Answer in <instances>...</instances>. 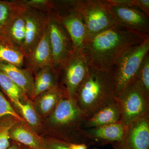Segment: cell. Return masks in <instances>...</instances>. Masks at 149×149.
Masks as SVG:
<instances>
[{"instance_id": "obj_13", "label": "cell", "mask_w": 149, "mask_h": 149, "mask_svg": "<svg viewBox=\"0 0 149 149\" xmlns=\"http://www.w3.org/2000/svg\"><path fill=\"white\" fill-rule=\"evenodd\" d=\"M127 126L120 120L108 125L84 130L88 145L111 144L120 141L123 138Z\"/></svg>"}, {"instance_id": "obj_33", "label": "cell", "mask_w": 149, "mask_h": 149, "mask_svg": "<svg viewBox=\"0 0 149 149\" xmlns=\"http://www.w3.org/2000/svg\"></svg>"}, {"instance_id": "obj_5", "label": "cell", "mask_w": 149, "mask_h": 149, "mask_svg": "<svg viewBox=\"0 0 149 149\" xmlns=\"http://www.w3.org/2000/svg\"><path fill=\"white\" fill-rule=\"evenodd\" d=\"M149 51V39L126 54L112 71L115 98L133 83Z\"/></svg>"}, {"instance_id": "obj_28", "label": "cell", "mask_w": 149, "mask_h": 149, "mask_svg": "<svg viewBox=\"0 0 149 149\" xmlns=\"http://www.w3.org/2000/svg\"><path fill=\"white\" fill-rule=\"evenodd\" d=\"M28 6L49 13L52 8V1L48 0L24 1Z\"/></svg>"}, {"instance_id": "obj_31", "label": "cell", "mask_w": 149, "mask_h": 149, "mask_svg": "<svg viewBox=\"0 0 149 149\" xmlns=\"http://www.w3.org/2000/svg\"><path fill=\"white\" fill-rule=\"evenodd\" d=\"M68 146L70 149H87L88 145L85 143H69Z\"/></svg>"}, {"instance_id": "obj_9", "label": "cell", "mask_w": 149, "mask_h": 149, "mask_svg": "<svg viewBox=\"0 0 149 149\" xmlns=\"http://www.w3.org/2000/svg\"><path fill=\"white\" fill-rule=\"evenodd\" d=\"M49 33L53 56V67L60 73L67 59L73 51L71 39L58 19L49 13Z\"/></svg>"}, {"instance_id": "obj_29", "label": "cell", "mask_w": 149, "mask_h": 149, "mask_svg": "<svg viewBox=\"0 0 149 149\" xmlns=\"http://www.w3.org/2000/svg\"><path fill=\"white\" fill-rule=\"evenodd\" d=\"M45 149H70L68 143L57 139L45 140Z\"/></svg>"}, {"instance_id": "obj_4", "label": "cell", "mask_w": 149, "mask_h": 149, "mask_svg": "<svg viewBox=\"0 0 149 149\" xmlns=\"http://www.w3.org/2000/svg\"><path fill=\"white\" fill-rule=\"evenodd\" d=\"M50 11L68 33L73 50L82 52L87 37V30L83 17L75 6V1H52Z\"/></svg>"}, {"instance_id": "obj_21", "label": "cell", "mask_w": 149, "mask_h": 149, "mask_svg": "<svg viewBox=\"0 0 149 149\" xmlns=\"http://www.w3.org/2000/svg\"><path fill=\"white\" fill-rule=\"evenodd\" d=\"M63 95L59 86L40 94L35 98L36 110L44 116L50 114Z\"/></svg>"}, {"instance_id": "obj_15", "label": "cell", "mask_w": 149, "mask_h": 149, "mask_svg": "<svg viewBox=\"0 0 149 149\" xmlns=\"http://www.w3.org/2000/svg\"><path fill=\"white\" fill-rule=\"evenodd\" d=\"M0 70L18 85L28 97L34 99V78L31 70L27 68H19L10 63L0 61Z\"/></svg>"}, {"instance_id": "obj_20", "label": "cell", "mask_w": 149, "mask_h": 149, "mask_svg": "<svg viewBox=\"0 0 149 149\" xmlns=\"http://www.w3.org/2000/svg\"><path fill=\"white\" fill-rule=\"evenodd\" d=\"M24 58L21 49L15 45L0 33V61L22 68L24 66Z\"/></svg>"}, {"instance_id": "obj_19", "label": "cell", "mask_w": 149, "mask_h": 149, "mask_svg": "<svg viewBox=\"0 0 149 149\" xmlns=\"http://www.w3.org/2000/svg\"><path fill=\"white\" fill-rule=\"evenodd\" d=\"M35 73L34 99L40 94L59 86L58 78L59 73L53 67L42 68Z\"/></svg>"}, {"instance_id": "obj_27", "label": "cell", "mask_w": 149, "mask_h": 149, "mask_svg": "<svg viewBox=\"0 0 149 149\" xmlns=\"http://www.w3.org/2000/svg\"><path fill=\"white\" fill-rule=\"evenodd\" d=\"M6 116H12L19 122L27 123L21 116L15 111L0 91V119Z\"/></svg>"}, {"instance_id": "obj_2", "label": "cell", "mask_w": 149, "mask_h": 149, "mask_svg": "<svg viewBox=\"0 0 149 149\" xmlns=\"http://www.w3.org/2000/svg\"><path fill=\"white\" fill-rule=\"evenodd\" d=\"M115 98L112 71L89 67L87 76L74 99L87 119Z\"/></svg>"}, {"instance_id": "obj_18", "label": "cell", "mask_w": 149, "mask_h": 149, "mask_svg": "<svg viewBox=\"0 0 149 149\" xmlns=\"http://www.w3.org/2000/svg\"><path fill=\"white\" fill-rule=\"evenodd\" d=\"M11 140L31 149H45V140L38 136L26 123L18 122L11 129Z\"/></svg>"}, {"instance_id": "obj_22", "label": "cell", "mask_w": 149, "mask_h": 149, "mask_svg": "<svg viewBox=\"0 0 149 149\" xmlns=\"http://www.w3.org/2000/svg\"><path fill=\"white\" fill-rule=\"evenodd\" d=\"M0 87L8 96L13 104L17 102H24L29 100V97L24 91L1 70H0Z\"/></svg>"}, {"instance_id": "obj_10", "label": "cell", "mask_w": 149, "mask_h": 149, "mask_svg": "<svg viewBox=\"0 0 149 149\" xmlns=\"http://www.w3.org/2000/svg\"><path fill=\"white\" fill-rule=\"evenodd\" d=\"M24 15L26 32L22 51L25 58L32 53L42 36L49 22V15L45 12L30 7L25 3Z\"/></svg>"}, {"instance_id": "obj_12", "label": "cell", "mask_w": 149, "mask_h": 149, "mask_svg": "<svg viewBox=\"0 0 149 149\" xmlns=\"http://www.w3.org/2000/svg\"><path fill=\"white\" fill-rule=\"evenodd\" d=\"M111 145L114 149H149V113L127 126L123 139Z\"/></svg>"}, {"instance_id": "obj_1", "label": "cell", "mask_w": 149, "mask_h": 149, "mask_svg": "<svg viewBox=\"0 0 149 149\" xmlns=\"http://www.w3.org/2000/svg\"><path fill=\"white\" fill-rule=\"evenodd\" d=\"M149 35L116 25L85 39L82 52L88 67L111 72L123 58Z\"/></svg>"}, {"instance_id": "obj_30", "label": "cell", "mask_w": 149, "mask_h": 149, "mask_svg": "<svg viewBox=\"0 0 149 149\" xmlns=\"http://www.w3.org/2000/svg\"><path fill=\"white\" fill-rule=\"evenodd\" d=\"M134 7L149 17V0H134Z\"/></svg>"}, {"instance_id": "obj_23", "label": "cell", "mask_w": 149, "mask_h": 149, "mask_svg": "<svg viewBox=\"0 0 149 149\" xmlns=\"http://www.w3.org/2000/svg\"><path fill=\"white\" fill-rule=\"evenodd\" d=\"M23 1L0 0V30L7 24L22 7Z\"/></svg>"}, {"instance_id": "obj_25", "label": "cell", "mask_w": 149, "mask_h": 149, "mask_svg": "<svg viewBox=\"0 0 149 149\" xmlns=\"http://www.w3.org/2000/svg\"><path fill=\"white\" fill-rule=\"evenodd\" d=\"M18 122L10 116H5L0 119V149H7L10 146L11 129Z\"/></svg>"}, {"instance_id": "obj_17", "label": "cell", "mask_w": 149, "mask_h": 149, "mask_svg": "<svg viewBox=\"0 0 149 149\" xmlns=\"http://www.w3.org/2000/svg\"><path fill=\"white\" fill-rule=\"evenodd\" d=\"M25 3L23 1L22 8L11 19L0 33L15 45L22 49L25 40L26 23L24 15Z\"/></svg>"}, {"instance_id": "obj_14", "label": "cell", "mask_w": 149, "mask_h": 149, "mask_svg": "<svg viewBox=\"0 0 149 149\" xmlns=\"http://www.w3.org/2000/svg\"><path fill=\"white\" fill-rule=\"evenodd\" d=\"M53 56L48 24L37 45L30 55L24 58V65L35 72L42 68L53 67Z\"/></svg>"}, {"instance_id": "obj_24", "label": "cell", "mask_w": 149, "mask_h": 149, "mask_svg": "<svg viewBox=\"0 0 149 149\" xmlns=\"http://www.w3.org/2000/svg\"><path fill=\"white\" fill-rule=\"evenodd\" d=\"M29 101L28 100L24 102H17L14 105L26 123L32 127L36 128L40 124V118L36 109Z\"/></svg>"}, {"instance_id": "obj_8", "label": "cell", "mask_w": 149, "mask_h": 149, "mask_svg": "<svg viewBox=\"0 0 149 149\" xmlns=\"http://www.w3.org/2000/svg\"><path fill=\"white\" fill-rule=\"evenodd\" d=\"M88 68L82 52L72 51L60 72H62L63 76L59 87L63 95L74 98L87 76Z\"/></svg>"}, {"instance_id": "obj_16", "label": "cell", "mask_w": 149, "mask_h": 149, "mask_svg": "<svg viewBox=\"0 0 149 149\" xmlns=\"http://www.w3.org/2000/svg\"><path fill=\"white\" fill-rule=\"evenodd\" d=\"M121 118L120 104L117 99L115 98L87 118L84 128L87 129L111 124L120 121Z\"/></svg>"}, {"instance_id": "obj_7", "label": "cell", "mask_w": 149, "mask_h": 149, "mask_svg": "<svg viewBox=\"0 0 149 149\" xmlns=\"http://www.w3.org/2000/svg\"><path fill=\"white\" fill-rule=\"evenodd\" d=\"M116 99L121 108V121L126 126L149 113V97L134 80Z\"/></svg>"}, {"instance_id": "obj_26", "label": "cell", "mask_w": 149, "mask_h": 149, "mask_svg": "<svg viewBox=\"0 0 149 149\" xmlns=\"http://www.w3.org/2000/svg\"><path fill=\"white\" fill-rule=\"evenodd\" d=\"M134 81L139 84L145 94L149 97V55L142 62Z\"/></svg>"}, {"instance_id": "obj_32", "label": "cell", "mask_w": 149, "mask_h": 149, "mask_svg": "<svg viewBox=\"0 0 149 149\" xmlns=\"http://www.w3.org/2000/svg\"><path fill=\"white\" fill-rule=\"evenodd\" d=\"M7 149H31L24 145H22L16 142H11L10 146Z\"/></svg>"}, {"instance_id": "obj_3", "label": "cell", "mask_w": 149, "mask_h": 149, "mask_svg": "<svg viewBox=\"0 0 149 149\" xmlns=\"http://www.w3.org/2000/svg\"><path fill=\"white\" fill-rule=\"evenodd\" d=\"M86 119L74 99L63 95L50 115L49 122L58 134L57 139L67 143L86 144L84 128Z\"/></svg>"}, {"instance_id": "obj_11", "label": "cell", "mask_w": 149, "mask_h": 149, "mask_svg": "<svg viewBox=\"0 0 149 149\" xmlns=\"http://www.w3.org/2000/svg\"><path fill=\"white\" fill-rule=\"evenodd\" d=\"M106 2L117 25L149 35V17L132 7Z\"/></svg>"}, {"instance_id": "obj_6", "label": "cell", "mask_w": 149, "mask_h": 149, "mask_svg": "<svg viewBox=\"0 0 149 149\" xmlns=\"http://www.w3.org/2000/svg\"><path fill=\"white\" fill-rule=\"evenodd\" d=\"M75 6L83 17L87 37L117 25L105 1H75Z\"/></svg>"}]
</instances>
